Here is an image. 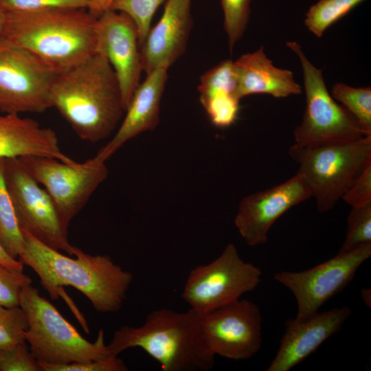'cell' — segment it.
Segmentation results:
<instances>
[{"label":"cell","instance_id":"6da1fadb","mask_svg":"<svg viewBox=\"0 0 371 371\" xmlns=\"http://www.w3.org/2000/svg\"><path fill=\"white\" fill-rule=\"evenodd\" d=\"M49 100L77 135L91 143L108 137L126 111L115 73L99 52L56 74Z\"/></svg>","mask_w":371,"mask_h":371},{"label":"cell","instance_id":"7a4b0ae2","mask_svg":"<svg viewBox=\"0 0 371 371\" xmlns=\"http://www.w3.org/2000/svg\"><path fill=\"white\" fill-rule=\"evenodd\" d=\"M21 230L25 248L20 260L38 275L52 299H57L60 288L67 286L81 292L100 313H115L121 308L133 280L131 272L108 255H91L75 246L76 258L65 256Z\"/></svg>","mask_w":371,"mask_h":371},{"label":"cell","instance_id":"3957f363","mask_svg":"<svg viewBox=\"0 0 371 371\" xmlns=\"http://www.w3.org/2000/svg\"><path fill=\"white\" fill-rule=\"evenodd\" d=\"M83 8L6 12L3 37L27 50L56 74L95 53L97 18Z\"/></svg>","mask_w":371,"mask_h":371},{"label":"cell","instance_id":"277c9868","mask_svg":"<svg viewBox=\"0 0 371 371\" xmlns=\"http://www.w3.org/2000/svg\"><path fill=\"white\" fill-rule=\"evenodd\" d=\"M107 347L115 357L128 348H140L163 371H207L214 365L215 355L203 337L201 315L190 308L182 313L153 311L141 326L117 330Z\"/></svg>","mask_w":371,"mask_h":371},{"label":"cell","instance_id":"5b68a950","mask_svg":"<svg viewBox=\"0 0 371 371\" xmlns=\"http://www.w3.org/2000/svg\"><path fill=\"white\" fill-rule=\"evenodd\" d=\"M19 306L28 324L25 341L38 362L64 365L111 356L102 329L95 342L85 339L32 284L23 287Z\"/></svg>","mask_w":371,"mask_h":371},{"label":"cell","instance_id":"8992f818","mask_svg":"<svg viewBox=\"0 0 371 371\" xmlns=\"http://www.w3.org/2000/svg\"><path fill=\"white\" fill-rule=\"evenodd\" d=\"M291 158L299 166L302 176L324 213L341 199L371 158V135L350 142L317 145L293 144Z\"/></svg>","mask_w":371,"mask_h":371},{"label":"cell","instance_id":"52a82bcc","mask_svg":"<svg viewBox=\"0 0 371 371\" xmlns=\"http://www.w3.org/2000/svg\"><path fill=\"white\" fill-rule=\"evenodd\" d=\"M299 58L306 95L302 122L294 130L295 144L317 145L357 140L367 136L355 117L328 92L322 74L306 56L301 45L288 41Z\"/></svg>","mask_w":371,"mask_h":371},{"label":"cell","instance_id":"ba28073f","mask_svg":"<svg viewBox=\"0 0 371 371\" xmlns=\"http://www.w3.org/2000/svg\"><path fill=\"white\" fill-rule=\"evenodd\" d=\"M261 277L260 268L244 261L236 247L229 243L213 261L190 271L181 297L190 308L203 315L254 290Z\"/></svg>","mask_w":371,"mask_h":371},{"label":"cell","instance_id":"9c48e42d","mask_svg":"<svg viewBox=\"0 0 371 371\" xmlns=\"http://www.w3.org/2000/svg\"><path fill=\"white\" fill-rule=\"evenodd\" d=\"M31 177L47 191L64 228H68L109 175V169L95 157L82 163H65L49 157H19Z\"/></svg>","mask_w":371,"mask_h":371},{"label":"cell","instance_id":"30bf717a","mask_svg":"<svg viewBox=\"0 0 371 371\" xmlns=\"http://www.w3.org/2000/svg\"><path fill=\"white\" fill-rule=\"evenodd\" d=\"M56 73L24 48L0 37V112L42 113L52 108Z\"/></svg>","mask_w":371,"mask_h":371},{"label":"cell","instance_id":"8fae6325","mask_svg":"<svg viewBox=\"0 0 371 371\" xmlns=\"http://www.w3.org/2000/svg\"><path fill=\"white\" fill-rule=\"evenodd\" d=\"M3 177L17 221L24 229L48 247L74 255L56 205L47 191L27 172L19 157L5 158Z\"/></svg>","mask_w":371,"mask_h":371},{"label":"cell","instance_id":"7c38bea8","mask_svg":"<svg viewBox=\"0 0 371 371\" xmlns=\"http://www.w3.org/2000/svg\"><path fill=\"white\" fill-rule=\"evenodd\" d=\"M371 256V243L341 251L333 258L302 271H281L274 279L294 295L296 320L317 313L322 306L341 291L354 278L359 267Z\"/></svg>","mask_w":371,"mask_h":371},{"label":"cell","instance_id":"4fadbf2b","mask_svg":"<svg viewBox=\"0 0 371 371\" xmlns=\"http://www.w3.org/2000/svg\"><path fill=\"white\" fill-rule=\"evenodd\" d=\"M201 328L211 352L233 360L248 359L262 344V316L259 307L247 300L201 315Z\"/></svg>","mask_w":371,"mask_h":371},{"label":"cell","instance_id":"5bb4252c","mask_svg":"<svg viewBox=\"0 0 371 371\" xmlns=\"http://www.w3.org/2000/svg\"><path fill=\"white\" fill-rule=\"evenodd\" d=\"M311 197L306 182L296 173L282 183L243 197L234 225L249 246L264 244L271 227L281 216Z\"/></svg>","mask_w":371,"mask_h":371},{"label":"cell","instance_id":"9a60e30c","mask_svg":"<svg viewBox=\"0 0 371 371\" xmlns=\"http://www.w3.org/2000/svg\"><path fill=\"white\" fill-rule=\"evenodd\" d=\"M95 38V52L112 66L126 109L143 71L136 25L125 13L109 10L96 19Z\"/></svg>","mask_w":371,"mask_h":371},{"label":"cell","instance_id":"2e32d148","mask_svg":"<svg viewBox=\"0 0 371 371\" xmlns=\"http://www.w3.org/2000/svg\"><path fill=\"white\" fill-rule=\"evenodd\" d=\"M352 314L348 306L334 308L304 319H288L276 356L267 371H288L338 332Z\"/></svg>","mask_w":371,"mask_h":371},{"label":"cell","instance_id":"e0dca14e","mask_svg":"<svg viewBox=\"0 0 371 371\" xmlns=\"http://www.w3.org/2000/svg\"><path fill=\"white\" fill-rule=\"evenodd\" d=\"M191 1H166L161 17L140 47L142 70L146 74L160 66L170 67L185 52L192 25Z\"/></svg>","mask_w":371,"mask_h":371},{"label":"cell","instance_id":"ac0fdd59","mask_svg":"<svg viewBox=\"0 0 371 371\" xmlns=\"http://www.w3.org/2000/svg\"><path fill=\"white\" fill-rule=\"evenodd\" d=\"M168 69L167 66H160L146 74L133 93L117 132L98 152L96 158L106 162L126 142L157 128Z\"/></svg>","mask_w":371,"mask_h":371},{"label":"cell","instance_id":"d6986e66","mask_svg":"<svg viewBox=\"0 0 371 371\" xmlns=\"http://www.w3.org/2000/svg\"><path fill=\"white\" fill-rule=\"evenodd\" d=\"M26 156L75 161L60 150L57 135L52 128L19 114L0 113V159Z\"/></svg>","mask_w":371,"mask_h":371},{"label":"cell","instance_id":"ffe728a7","mask_svg":"<svg viewBox=\"0 0 371 371\" xmlns=\"http://www.w3.org/2000/svg\"><path fill=\"white\" fill-rule=\"evenodd\" d=\"M240 98L251 94H269L286 98L302 93L292 71L273 65L264 47L242 55L234 62Z\"/></svg>","mask_w":371,"mask_h":371},{"label":"cell","instance_id":"44dd1931","mask_svg":"<svg viewBox=\"0 0 371 371\" xmlns=\"http://www.w3.org/2000/svg\"><path fill=\"white\" fill-rule=\"evenodd\" d=\"M3 161L0 159V243L12 257L17 258L24 250L25 240L5 186Z\"/></svg>","mask_w":371,"mask_h":371},{"label":"cell","instance_id":"7402d4cb","mask_svg":"<svg viewBox=\"0 0 371 371\" xmlns=\"http://www.w3.org/2000/svg\"><path fill=\"white\" fill-rule=\"evenodd\" d=\"M331 95L355 117L365 135H371V87L338 82L333 85Z\"/></svg>","mask_w":371,"mask_h":371},{"label":"cell","instance_id":"603a6c76","mask_svg":"<svg viewBox=\"0 0 371 371\" xmlns=\"http://www.w3.org/2000/svg\"><path fill=\"white\" fill-rule=\"evenodd\" d=\"M364 0H319L306 14L304 23L317 37H321L333 23Z\"/></svg>","mask_w":371,"mask_h":371},{"label":"cell","instance_id":"cb8c5ba5","mask_svg":"<svg viewBox=\"0 0 371 371\" xmlns=\"http://www.w3.org/2000/svg\"><path fill=\"white\" fill-rule=\"evenodd\" d=\"M211 122L217 127L232 125L237 118L240 98L227 90H216L199 98Z\"/></svg>","mask_w":371,"mask_h":371},{"label":"cell","instance_id":"d4e9b609","mask_svg":"<svg viewBox=\"0 0 371 371\" xmlns=\"http://www.w3.org/2000/svg\"><path fill=\"white\" fill-rule=\"evenodd\" d=\"M167 0H115L110 10L127 14L135 23L140 47L150 27L157 8Z\"/></svg>","mask_w":371,"mask_h":371},{"label":"cell","instance_id":"484cf974","mask_svg":"<svg viewBox=\"0 0 371 371\" xmlns=\"http://www.w3.org/2000/svg\"><path fill=\"white\" fill-rule=\"evenodd\" d=\"M371 243V203L352 207L347 218V227L341 251Z\"/></svg>","mask_w":371,"mask_h":371},{"label":"cell","instance_id":"4316f807","mask_svg":"<svg viewBox=\"0 0 371 371\" xmlns=\"http://www.w3.org/2000/svg\"><path fill=\"white\" fill-rule=\"evenodd\" d=\"M27 327V317L19 306L5 307L0 304V350L26 341Z\"/></svg>","mask_w":371,"mask_h":371},{"label":"cell","instance_id":"83f0119b","mask_svg":"<svg viewBox=\"0 0 371 371\" xmlns=\"http://www.w3.org/2000/svg\"><path fill=\"white\" fill-rule=\"evenodd\" d=\"M224 29L230 50L243 36L249 19L251 0H221Z\"/></svg>","mask_w":371,"mask_h":371},{"label":"cell","instance_id":"f1b7e54d","mask_svg":"<svg viewBox=\"0 0 371 371\" xmlns=\"http://www.w3.org/2000/svg\"><path fill=\"white\" fill-rule=\"evenodd\" d=\"M25 342L0 350V371H42Z\"/></svg>","mask_w":371,"mask_h":371},{"label":"cell","instance_id":"f546056e","mask_svg":"<svg viewBox=\"0 0 371 371\" xmlns=\"http://www.w3.org/2000/svg\"><path fill=\"white\" fill-rule=\"evenodd\" d=\"M30 284L31 278L23 272L12 271L0 264V304L5 307L19 306L21 291Z\"/></svg>","mask_w":371,"mask_h":371},{"label":"cell","instance_id":"4dcf8cb0","mask_svg":"<svg viewBox=\"0 0 371 371\" xmlns=\"http://www.w3.org/2000/svg\"><path fill=\"white\" fill-rule=\"evenodd\" d=\"M88 0H0L5 12H38L54 8L87 9Z\"/></svg>","mask_w":371,"mask_h":371},{"label":"cell","instance_id":"1f68e13d","mask_svg":"<svg viewBox=\"0 0 371 371\" xmlns=\"http://www.w3.org/2000/svg\"><path fill=\"white\" fill-rule=\"evenodd\" d=\"M118 356L74 362L64 365L39 362L42 371H126L128 368Z\"/></svg>","mask_w":371,"mask_h":371},{"label":"cell","instance_id":"d6a6232c","mask_svg":"<svg viewBox=\"0 0 371 371\" xmlns=\"http://www.w3.org/2000/svg\"><path fill=\"white\" fill-rule=\"evenodd\" d=\"M341 199L351 207H360L371 203V158L368 160Z\"/></svg>","mask_w":371,"mask_h":371},{"label":"cell","instance_id":"836d02e7","mask_svg":"<svg viewBox=\"0 0 371 371\" xmlns=\"http://www.w3.org/2000/svg\"><path fill=\"white\" fill-rule=\"evenodd\" d=\"M0 264L12 271L23 272V263L21 260L12 257L0 243Z\"/></svg>","mask_w":371,"mask_h":371},{"label":"cell","instance_id":"e575fe53","mask_svg":"<svg viewBox=\"0 0 371 371\" xmlns=\"http://www.w3.org/2000/svg\"><path fill=\"white\" fill-rule=\"evenodd\" d=\"M115 0H88L87 10L94 17L98 18L104 12L111 9Z\"/></svg>","mask_w":371,"mask_h":371},{"label":"cell","instance_id":"d590c367","mask_svg":"<svg viewBox=\"0 0 371 371\" xmlns=\"http://www.w3.org/2000/svg\"><path fill=\"white\" fill-rule=\"evenodd\" d=\"M370 289H363L361 291V295L363 300V302L366 303V304L370 307V302H371V295H370Z\"/></svg>","mask_w":371,"mask_h":371},{"label":"cell","instance_id":"8d00e7d4","mask_svg":"<svg viewBox=\"0 0 371 371\" xmlns=\"http://www.w3.org/2000/svg\"><path fill=\"white\" fill-rule=\"evenodd\" d=\"M6 21V12L0 8V37L3 36Z\"/></svg>","mask_w":371,"mask_h":371}]
</instances>
